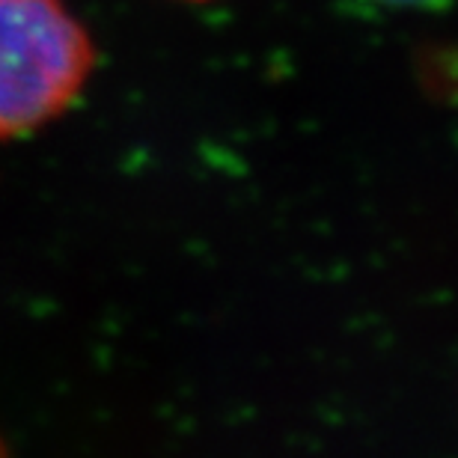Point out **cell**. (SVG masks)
<instances>
[{
	"label": "cell",
	"mask_w": 458,
	"mask_h": 458,
	"mask_svg": "<svg viewBox=\"0 0 458 458\" xmlns=\"http://www.w3.org/2000/svg\"><path fill=\"white\" fill-rule=\"evenodd\" d=\"M93 66L96 45L66 0H0V140L60 119Z\"/></svg>",
	"instance_id": "obj_1"
},
{
	"label": "cell",
	"mask_w": 458,
	"mask_h": 458,
	"mask_svg": "<svg viewBox=\"0 0 458 458\" xmlns=\"http://www.w3.org/2000/svg\"><path fill=\"white\" fill-rule=\"evenodd\" d=\"M369 6H384V9H441L450 6L453 0H360Z\"/></svg>",
	"instance_id": "obj_2"
}]
</instances>
